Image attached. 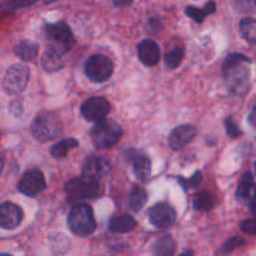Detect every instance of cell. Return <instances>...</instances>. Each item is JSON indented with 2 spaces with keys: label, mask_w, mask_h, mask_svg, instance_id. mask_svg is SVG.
<instances>
[{
  "label": "cell",
  "mask_w": 256,
  "mask_h": 256,
  "mask_svg": "<svg viewBox=\"0 0 256 256\" xmlns=\"http://www.w3.org/2000/svg\"><path fill=\"white\" fill-rule=\"evenodd\" d=\"M250 58L239 52H232L225 58L222 62V76L228 85L229 92L234 96H244L250 88V72L248 65Z\"/></svg>",
  "instance_id": "6da1fadb"
},
{
  "label": "cell",
  "mask_w": 256,
  "mask_h": 256,
  "mask_svg": "<svg viewBox=\"0 0 256 256\" xmlns=\"http://www.w3.org/2000/svg\"><path fill=\"white\" fill-rule=\"evenodd\" d=\"M62 120L52 112H42L34 118L32 122V134L38 142L54 140L62 134Z\"/></svg>",
  "instance_id": "7a4b0ae2"
},
{
  "label": "cell",
  "mask_w": 256,
  "mask_h": 256,
  "mask_svg": "<svg viewBox=\"0 0 256 256\" xmlns=\"http://www.w3.org/2000/svg\"><path fill=\"white\" fill-rule=\"evenodd\" d=\"M68 226L78 236H88L96 228L92 206L85 202H79L70 210L68 215Z\"/></svg>",
  "instance_id": "3957f363"
},
{
  "label": "cell",
  "mask_w": 256,
  "mask_h": 256,
  "mask_svg": "<svg viewBox=\"0 0 256 256\" xmlns=\"http://www.w3.org/2000/svg\"><path fill=\"white\" fill-rule=\"evenodd\" d=\"M122 130L114 120H102L96 122L90 132L92 144L98 149H109L122 139Z\"/></svg>",
  "instance_id": "277c9868"
},
{
  "label": "cell",
  "mask_w": 256,
  "mask_h": 256,
  "mask_svg": "<svg viewBox=\"0 0 256 256\" xmlns=\"http://www.w3.org/2000/svg\"><path fill=\"white\" fill-rule=\"evenodd\" d=\"M45 32H46L48 38H49L50 42H52L50 48L58 50L62 54L69 52L74 46L75 38L65 22L46 24Z\"/></svg>",
  "instance_id": "5b68a950"
},
{
  "label": "cell",
  "mask_w": 256,
  "mask_h": 256,
  "mask_svg": "<svg viewBox=\"0 0 256 256\" xmlns=\"http://www.w3.org/2000/svg\"><path fill=\"white\" fill-rule=\"evenodd\" d=\"M85 74L92 82H104L112 76L114 64L106 55L94 54L85 62Z\"/></svg>",
  "instance_id": "8992f818"
},
{
  "label": "cell",
  "mask_w": 256,
  "mask_h": 256,
  "mask_svg": "<svg viewBox=\"0 0 256 256\" xmlns=\"http://www.w3.org/2000/svg\"><path fill=\"white\" fill-rule=\"evenodd\" d=\"M65 192L72 199H98L102 195V188L95 180L75 178L65 184Z\"/></svg>",
  "instance_id": "52a82bcc"
},
{
  "label": "cell",
  "mask_w": 256,
  "mask_h": 256,
  "mask_svg": "<svg viewBox=\"0 0 256 256\" xmlns=\"http://www.w3.org/2000/svg\"><path fill=\"white\" fill-rule=\"evenodd\" d=\"M29 68L24 64H14L8 68L2 80V86L9 94H19L29 82Z\"/></svg>",
  "instance_id": "ba28073f"
},
{
  "label": "cell",
  "mask_w": 256,
  "mask_h": 256,
  "mask_svg": "<svg viewBox=\"0 0 256 256\" xmlns=\"http://www.w3.org/2000/svg\"><path fill=\"white\" fill-rule=\"evenodd\" d=\"M110 110V104L105 98L92 96L85 100L80 106V112L88 122H99L105 120Z\"/></svg>",
  "instance_id": "9c48e42d"
},
{
  "label": "cell",
  "mask_w": 256,
  "mask_h": 256,
  "mask_svg": "<svg viewBox=\"0 0 256 256\" xmlns=\"http://www.w3.org/2000/svg\"><path fill=\"white\" fill-rule=\"evenodd\" d=\"M44 174L39 169H30L22 174L18 182V190L26 196H35L45 189Z\"/></svg>",
  "instance_id": "30bf717a"
},
{
  "label": "cell",
  "mask_w": 256,
  "mask_h": 256,
  "mask_svg": "<svg viewBox=\"0 0 256 256\" xmlns=\"http://www.w3.org/2000/svg\"><path fill=\"white\" fill-rule=\"evenodd\" d=\"M112 169V164L108 159L98 155H90L84 160L82 166V178L98 182L108 174Z\"/></svg>",
  "instance_id": "8fae6325"
},
{
  "label": "cell",
  "mask_w": 256,
  "mask_h": 256,
  "mask_svg": "<svg viewBox=\"0 0 256 256\" xmlns=\"http://www.w3.org/2000/svg\"><path fill=\"white\" fill-rule=\"evenodd\" d=\"M176 219L174 208L168 202H158L149 210V220L158 229H166L172 226Z\"/></svg>",
  "instance_id": "7c38bea8"
},
{
  "label": "cell",
  "mask_w": 256,
  "mask_h": 256,
  "mask_svg": "<svg viewBox=\"0 0 256 256\" xmlns=\"http://www.w3.org/2000/svg\"><path fill=\"white\" fill-rule=\"evenodd\" d=\"M22 220V210L16 204L10 202H2L0 206V226L12 230L20 225Z\"/></svg>",
  "instance_id": "4fadbf2b"
},
{
  "label": "cell",
  "mask_w": 256,
  "mask_h": 256,
  "mask_svg": "<svg viewBox=\"0 0 256 256\" xmlns=\"http://www.w3.org/2000/svg\"><path fill=\"white\" fill-rule=\"evenodd\" d=\"M126 158L129 162H132L135 176L142 182H145L150 176V172H152V162L149 158L134 149L128 150Z\"/></svg>",
  "instance_id": "5bb4252c"
},
{
  "label": "cell",
  "mask_w": 256,
  "mask_h": 256,
  "mask_svg": "<svg viewBox=\"0 0 256 256\" xmlns=\"http://www.w3.org/2000/svg\"><path fill=\"white\" fill-rule=\"evenodd\" d=\"M196 128L185 124L176 126L169 135V145L172 150H179L184 148L188 142H192L196 135Z\"/></svg>",
  "instance_id": "9a60e30c"
},
{
  "label": "cell",
  "mask_w": 256,
  "mask_h": 256,
  "mask_svg": "<svg viewBox=\"0 0 256 256\" xmlns=\"http://www.w3.org/2000/svg\"><path fill=\"white\" fill-rule=\"evenodd\" d=\"M138 56L146 66H154L160 60V49L154 40L144 39L138 45Z\"/></svg>",
  "instance_id": "2e32d148"
},
{
  "label": "cell",
  "mask_w": 256,
  "mask_h": 256,
  "mask_svg": "<svg viewBox=\"0 0 256 256\" xmlns=\"http://www.w3.org/2000/svg\"><path fill=\"white\" fill-rule=\"evenodd\" d=\"M42 65L48 72H54L64 66L62 54L52 48H48L42 56Z\"/></svg>",
  "instance_id": "e0dca14e"
},
{
  "label": "cell",
  "mask_w": 256,
  "mask_h": 256,
  "mask_svg": "<svg viewBox=\"0 0 256 256\" xmlns=\"http://www.w3.org/2000/svg\"><path fill=\"white\" fill-rule=\"evenodd\" d=\"M12 52L19 59L24 60V62H32L38 56L39 48L35 42H29V40H22L15 45Z\"/></svg>",
  "instance_id": "ac0fdd59"
},
{
  "label": "cell",
  "mask_w": 256,
  "mask_h": 256,
  "mask_svg": "<svg viewBox=\"0 0 256 256\" xmlns=\"http://www.w3.org/2000/svg\"><path fill=\"white\" fill-rule=\"evenodd\" d=\"M136 226L134 218L128 214L118 215L109 222V230L112 232H129Z\"/></svg>",
  "instance_id": "d6986e66"
},
{
  "label": "cell",
  "mask_w": 256,
  "mask_h": 256,
  "mask_svg": "<svg viewBox=\"0 0 256 256\" xmlns=\"http://www.w3.org/2000/svg\"><path fill=\"white\" fill-rule=\"evenodd\" d=\"M79 146V142L74 138H68V139L60 140L56 144H54L50 149V154L54 159H62L68 155L70 150L75 149Z\"/></svg>",
  "instance_id": "ffe728a7"
},
{
  "label": "cell",
  "mask_w": 256,
  "mask_h": 256,
  "mask_svg": "<svg viewBox=\"0 0 256 256\" xmlns=\"http://www.w3.org/2000/svg\"><path fill=\"white\" fill-rule=\"evenodd\" d=\"M175 252V242L170 235L158 239L152 245V254L155 256H172Z\"/></svg>",
  "instance_id": "44dd1931"
},
{
  "label": "cell",
  "mask_w": 256,
  "mask_h": 256,
  "mask_svg": "<svg viewBox=\"0 0 256 256\" xmlns=\"http://www.w3.org/2000/svg\"><path fill=\"white\" fill-rule=\"evenodd\" d=\"M216 205V198L209 192H200L194 195L192 206L200 212H209Z\"/></svg>",
  "instance_id": "7402d4cb"
},
{
  "label": "cell",
  "mask_w": 256,
  "mask_h": 256,
  "mask_svg": "<svg viewBox=\"0 0 256 256\" xmlns=\"http://www.w3.org/2000/svg\"><path fill=\"white\" fill-rule=\"evenodd\" d=\"M148 202V194L144 188L134 185L129 194V208L132 212H139Z\"/></svg>",
  "instance_id": "603a6c76"
},
{
  "label": "cell",
  "mask_w": 256,
  "mask_h": 256,
  "mask_svg": "<svg viewBox=\"0 0 256 256\" xmlns=\"http://www.w3.org/2000/svg\"><path fill=\"white\" fill-rule=\"evenodd\" d=\"M215 9H216L215 2H210L204 8H198L194 6V5H189V6L185 8V14L192 18V19H194L196 22H202L208 15L212 14L215 12Z\"/></svg>",
  "instance_id": "cb8c5ba5"
},
{
  "label": "cell",
  "mask_w": 256,
  "mask_h": 256,
  "mask_svg": "<svg viewBox=\"0 0 256 256\" xmlns=\"http://www.w3.org/2000/svg\"><path fill=\"white\" fill-rule=\"evenodd\" d=\"M255 186L256 185L254 184V180H252V172H246L242 175V180H240L239 185H238L236 198L238 199L242 200V202H248Z\"/></svg>",
  "instance_id": "d4e9b609"
},
{
  "label": "cell",
  "mask_w": 256,
  "mask_h": 256,
  "mask_svg": "<svg viewBox=\"0 0 256 256\" xmlns=\"http://www.w3.org/2000/svg\"><path fill=\"white\" fill-rule=\"evenodd\" d=\"M240 32L244 39L249 42H256V19L244 18L240 22Z\"/></svg>",
  "instance_id": "484cf974"
},
{
  "label": "cell",
  "mask_w": 256,
  "mask_h": 256,
  "mask_svg": "<svg viewBox=\"0 0 256 256\" xmlns=\"http://www.w3.org/2000/svg\"><path fill=\"white\" fill-rule=\"evenodd\" d=\"M182 58H184V49L180 46L172 48V49L168 50V52L165 54V64L169 69H176L182 64Z\"/></svg>",
  "instance_id": "4316f807"
},
{
  "label": "cell",
  "mask_w": 256,
  "mask_h": 256,
  "mask_svg": "<svg viewBox=\"0 0 256 256\" xmlns=\"http://www.w3.org/2000/svg\"><path fill=\"white\" fill-rule=\"evenodd\" d=\"M202 174L200 172H195L192 176H190L189 179H185V178H179V184L184 188L185 190L189 189H195V188L199 186L202 184Z\"/></svg>",
  "instance_id": "83f0119b"
},
{
  "label": "cell",
  "mask_w": 256,
  "mask_h": 256,
  "mask_svg": "<svg viewBox=\"0 0 256 256\" xmlns=\"http://www.w3.org/2000/svg\"><path fill=\"white\" fill-rule=\"evenodd\" d=\"M244 242H245V240L240 236L230 238V239H228L226 242L222 245V248H220V250H219L220 254H222V255L228 254V252H232V250L236 249V248L242 246Z\"/></svg>",
  "instance_id": "f1b7e54d"
},
{
  "label": "cell",
  "mask_w": 256,
  "mask_h": 256,
  "mask_svg": "<svg viewBox=\"0 0 256 256\" xmlns=\"http://www.w3.org/2000/svg\"><path fill=\"white\" fill-rule=\"evenodd\" d=\"M225 129H226L228 135H229L230 138H232V139L239 138L240 135H242V130L239 129V126H238V124L235 122L234 118L232 116H228L226 119H225Z\"/></svg>",
  "instance_id": "f546056e"
},
{
  "label": "cell",
  "mask_w": 256,
  "mask_h": 256,
  "mask_svg": "<svg viewBox=\"0 0 256 256\" xmlns=\"http://www.w3.org/2000/svg\"><path fill=\"white\" fill-rule=\"evenodd\" d=\"M240 228H242V232H246V234L256 236V219L244 220V222L240 224Z\"/></svg>",
  "instance_id": "4dcf8cb0"
},
{
  "label": "cell",
  "mask_w": 256,
  "mask_h": 256,
  "mask_svg": "<svg viewBox=\"0 0 256 256\" xmlns=\"http://www.w3.org/2000/svg\"><path fill=\"white\" fill-rule=\"evenodd\" d=\"M35 2H28V0H25V2H9V6L10 8H24V6H29V5L34 4Z\"/></svg>",
  "instance_id": "1f68e13d"
},
{
  "label": "cell",
  "mask_w": 256,
  "mask_h": 256,
  "mask_svg": "<svg viewBox=\"0 0 256 256\" xmlns=\"http://www.w3.org/2000/svg\"><path fill=\"white\" fill-rule=\"evenodd\" d=\"M249 122L252 126L256 128V104L252 108V110L249 112Z\"/></svg>",
  "instance_id": "d6a6232c"
},
{
  "label": "cell",
  "mask_w": 256,
  "mask_h": 256,
  "mask_svg": "<svg viewBox=\"0 0 256 256\" xmlns=\"http://www.w3.org/2000/svg\"><path fill=\"white\" fill-rule=\"evenodd\" d=\"M192 255H194V252H192V250H186V252H182V254L180 256H192Z\"/></svg>",
  "instance_id": "836d02e7"
},
{
  "label": "cell",
  "mask_w": 256,
  "mask_h": 256,
  "mask_svg": "<svg viewBox=\"0 0 256 256\" xmlns=\"http://www.w3.org/2000/svg\"><path fill=\"white\" fill-rule=\"evenodd\" d=\"M0 256H12V255H9V254H2Z\"/></svg>",
  "instance_id": "e575fe53"
},
{
  "label": "cell",
  "mask_w": 256,
  "mask_h": 256,
  "mask_svg": "<svg viewBox=\"0 0 256 256\" xmlns=\"http://www.w3.org/2000/svg\"><path fill=\"white\" fill-rule=\"evenodd\" d=\"M255 172H256V162H255Z\"/></svg>",
  "instance_id": "d590c367"
}]
</instances>
